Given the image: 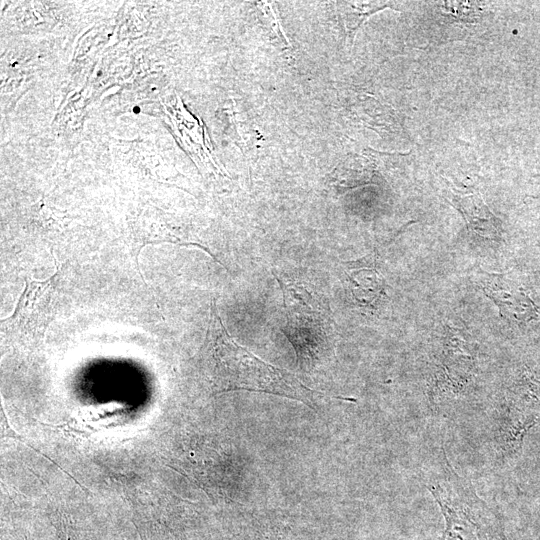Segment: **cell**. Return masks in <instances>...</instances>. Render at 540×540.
Returning a JSON list of instances; mask_svg holds the SVG:
<instances>
[{
    "label": "cell",
    "mask_w": 540,
    "mask_h": 540,
    "mask_svg": "<svg viewBox=\"0 0 540 540\" xmlns=\"http://www.w3.org/2000/svg\"><path fill=\"white\" fill-rule=\"evenodd\" d=\"M427 488L444 517L441 540H507L494 510L478 497L470 481L453 469L446 455L441 471L429 480Z\"/></svg>",
    "instance_id": "obj_2"
},
{
    "label": "cell",
    "mask_w": 540,
    "mask_h": 540,
    "mask_svg": "<svg viewBox=\"0 0 540 540\" xmlns=\"http://www.w3.org/2000/svg\"><path fill=\"white\" fill-rule=\"evenodd\" d=\"M347 283L352 296L363 304L375 301L382 293L384 284L381 275L374 268L357 267L348 264Z\"/></svg>",
    "instance_id": "obj_5"
},
{
    "label": "cell",
    "mask_w": 540,
    "mask_h": 540,
    "mask_svg": "<svg viewBox=\"0 0 540 540\" xmlns=\"http://www.w3.org/2000/svg\"><path fill=\"white\" fill-rule=\"evenodd\" d=\"M450 203L462 214L470 231L488 240L500 238V221L479 195L452 193Z\"/></svg>",
    "instance_id": "obj_3"
},
{
    "label": "cell",
    "mask_w": 540,
    "mask_h": 540,
    "mask_svg": "<svg viewBox=\"0 0 540 540\" xmlns=\"http://www.w3.org/2000/svg\"><path fill=\"white\" fill-rule=\"evenodd\" d=\"M215 384L222 391L247 390L288 397L315 408L323 396L287 370L275 367L237 344L227 333L213 302L207 331Z\"/></svg>",
    "instance_id": "obj_1"
},
{
    "label": "cell",
    "mask_w": 540,
    "mask_h": 540,
    "mask_svg": "<svg viewBox=\"0 0 540 540\" xmlns=\"http://www.w3.org/2000/svg\"><path fill=\"white\" fill-rule=\"evenodd\" d=\"M336 7L341 16L346 35L351 45H353L355 35L363 22L372 14L389 7V4L380 1H341L336 2Z\"/></svg>",
    "instance_id": "obj_6"
},
{
    "label": "cell",
    "mask_w": 540,
    "mask_h": 540,
    "mask_svg": "<svg viewBox=\"0 0 540 540\" xmlns=\"http://www.w3.org/2000/svg\"><path fill=\"white\" fill-rule=\"evenodd\" d=\"M485 295L494 301L501 313L518 321H529L536 317L537 309L531 298L522 290L505 288L497 284L483 287Z\"/></svg>",
    "instance_id": "obj_4"
}]
</instances>
